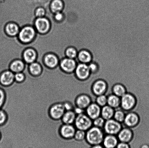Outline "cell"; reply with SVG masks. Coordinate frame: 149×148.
<instances>
[{
	"label": "cell",
	"instance_id": "1",
	"mask_svg": "<svg viewBox=\"0 0 149 148\" xmlns=\"http://www.w3.org/2000/svg\"><path fill=\"white\" fill-rule=\"evenodd\" d=\"M104 133L103 129L93 126L86 131V142L91 146L102 144Z\"/></svg>",
	"mask_w": 149,
	"mask_h": 148
},
{
	"label": "cell",
	"instance_id": "2",
	"mask_svg": "<svg viewBox=\"0 0 149 148\" xmlns=\"http://www.w3.org/2000/svg\"><path fill=\"white\" fill-rule=\"evenodd\" d=\"M138 100L134 94L127 92L121 98L120 108L125 112L131 111L136 107Z\"/></svg>",
	"mask_w": 149,
	"mask_h": 148
},
{
	"label": "cell",
	"instance_id": "3",
	"mask_svg": "<svg viewBox=\"0 0 149 148\" xmlns=\"http://www.w3.org/2000/svg\"><path fill=\"white\" fill-rule=\"evenodd\" d=\"M36 31L33 26L27 25L20 29L17 37L23 43H28L34 40Z\"/></svg>",
	"mask_w": 149,
	"mask_h": 148
},
{
	"label": "cell",
	"instance_id": "4",
	"mask_svg": "<svg viewBox=\"0 0 149 148\" xmlns=\"http://www.w3.org/2000/svg\"><path fill=\"white\" fill-rule=\"evenodd\" d=\"M74 125L77 129L86 131L93 127V120L84 113L77 115Z\"/></svg>",
	"mask_w": 149,
	"mask_h": 148
},
{
	"label": "cell",
	"instance_id": "5",
	"mask_svg": "<svg viewBox=\"0 0 149 148\" xmlns=\"http://www.w3.org/2000/svg\"><path fill=\"white\" fill-rule=\"evenodd\" d=\"M74 73L76 78L80 82L88 80L92 75L88 64L84 63L77 64Z\"/></svg>",
	"mask_w": 149,
	"mask_h": 148
},
{
	"label": "cell",
	"instance_id": "6",
	"mask_svg": "<svg viewBox=\"0 0 149 148\" xmlns=\"http://www.w3.org/2000/svg\"><path fill=\"white\" fill-rule=\"evenodd\" d=\"M109 88V85L105 80L102 79H96L92 84L91 91L92 94L95 96L106 94Z\"/></svg>",
	"mask_w": 149,
	"mask_h": 148
},
{
	"label": "cell",
	"instance_id": "7",
	"mask_svg": "<svg viewBox=\"0 0 149 148\" xmlns=\"http://www.w3.org/2000/svg\"><path fill=\"white\" fill-rule=\"evenodd\" d=\"M123 127L122 124L112 118L106 121L103 129L106 134L117 136Z\"/></svg>",
	"mask_w": 149,
	"mask_h": 148
},
{
	"label": "cell",
	"instance_id": "8",
	"mask_svg": "<svg viewBox=\"0 0 149 148\" xmlns=\"http://www.w3.org/2000/svg\"><path fill=\"white\" fill-rule=\"evenodd\" d=\"M140 122L141 117L138 113L131 111L126 114L123 124L125 127L132 129L138 127Z\"/></svg>",
	"mask_w": 149,
	"mask_h": 148
},
{
	"label": "cell",
	"instance_id": "9",
	"mask_svg": "<svg viewBox=\"0 0 149 148\" xmlns=\"http://www.w3.org/2000/svg\"><path fill=\"white\" fill-rule=\"evenodd\" d=\"M34 27L38 32L45 34L50 30V22L46 17H38L35 20Z\"/></svg>",
	"mask_w": 149,
	"mask_h": 148
},
{
	"label": "cell",
	"instance_id": "10",
	"mask_svg": "<svg viewBox=\"0 0 149 148\" xmlns=\"http://www.w3.org/2000/svg\"><path fill=\"white\" fill-rule=\"evenodd\" d=\"M65 112L63 103H57L54 104L49 109L50 117L54 120L61 119Z\"/></svg>",
	"mask_w": 149,
	"mask_h": 148
},
{
	"label": "cell",
	"instance_id": "11",
	"mask_svg": "<svg viewBox=\"0 0 149 148\" xmlns=\"http://www.w3.org/2000/svg\"><path fill=\"white\" fill-rule=\"evenodd\" d=\"M77 65L75 59L68 57L64 58L59 62V66L61 69L68 73L74 72Z\"/></svg>",
	"mask_w": 149,
	"mask_h": 148
},
{
	"label": "cell",
	"instance_id": "12",
	"mask_svg": "<svg viewBox=\"0 0 149 148\" xmlns=\"http://www.w3.org/2000/svg\"><path fill=\"white\" fill-rule=\"evenodd\" d=\"M92 103L91 97L88 94L81 93L79 94L74 100L75 107L86 110L87 107Z\"/></svg>",
	"mask_w": 149,
	"mask_h": 148
},
{
	"label": "cell",
	"instance_id": "13",
	"mask_svg": "<svg viewBox=\"0 0 149 148\" xmlns=\"http://www.w3.org/2000/svg\"><path fill=\"white\" fill-rule=\"evenodd\" d=\"M116 136L119 142L129 143L133 140L134 133L132 129L125 127H122Z\"/></svg>",
	"mask_w": 149,
	"mask_h": 148
},
{
	"label": "cell",
	"instance_id": "14",
	"mask_svg": "<svg viewBox=\"0 0 149 148\" xmlns=\"http://www.w3.org/2000/svg\"><path fill=\"white\" fill-rule=\"evenodd\" d=\"M15 81V74L10 70L4 71L0 74V86H10Z\"/></svg>",
	"mask_w": 149,
	"mask_h": 148
},
{
	"label": "cell",
	"instance_id": "15",
	"mask_svg": "<svg viewBox=\"0 0 149 148\" xmlns=\"http://www.w3.org/2000/svg\"><path fill=\"white\" fill-rule=\"evenodd\" d=\"M76 130L74 125L63 124L61 127L60 133L64 138L70 139L74 138Z\"/></svg>",
	"mask_w": 149,
	"mask_h": 148
},
{
	"label": "cell",
	"instance_id": "16",
	"mask_svg": "<svg viewBox=\"0 0 149 148\" xmlns=\"http://www.w3.org/2000/svg\"><path fill=\"white\" fill-rule=\"evenodd\" d=\"M101 107L96 103L92 102L85 110V113L92 120L100 116Z\"/></svg>",
	"mask_w": 149,
	"mask_h": 148
},
{
	"label": "cell",
	"instance_id": "17",
	"mask_svg": "<svg viewBox=\"0 0 149 148\" xmlns=\"http://www.w3.org/2000/svg\"><path fill=\"white\" fill-rule=\"evenodd\" d=\"M119 142L116 136L106 134L104 138L102 145L104 148H116Z\"/></svg>",
	"mask_w": 149,
	"mask_h": 148
},
{
	"label": "cell",
	"instance_id": "18",
	"mask_svg": "<svg viewBox=\"0 0 149 148\" xmlns=\"http://www.w3.org/2000/svg\"><path fill=\"white\" fill-rule=\"evenodd\" d=\"M43 61L46 66L51 69L56 67L59 64V59L56 55L53 53L46 54L44 58Z\"/></svg>",
	"mask_w": 149,
	"mask_h": 148
},
{
	"label": "cell",
	"instance_id": "19",
	"mask_svg": "<svg viewBox=\"0 0 149 148\" xmlns=\"http://www.w3.org/2000/svg\"><path fill=\"white\" fill-rule=\"evenodd\" d=\"M37 56V54L36 50L32 48L26 49L23 54V61L29 64L36 62Z\"/></svg>",
	"mask_w": 149,
	"mask_h": 148
},
{
	"label": "cell",
	"instance_id": "20",
	"mask_svg": "<svg viewBox=\"0 0 149 148\" xmlns=\"http://www.w3.org/2000/svg\"><path fill=\"white\" fill-rule=\"evenodd\" d=\"M92 56L90 52L86 50L80 51L75 59L77 64L82 63L88 64L91 62Z\"/></svg>",
	"mask_w": 149,
	"mask_h": 148
},
{
	"label": "cell",
	"instance_id": "21",
	"mask_svg": "<svg viewBox=\"0 0 149 148\" xmlns=\"http://www.w3.org/2000/svg\"><path fill=\"white\" fill-rule=\"evenodd\" d=\"M25 67V63L23 60L16 59L11 62L10 66V70L14 74L22 72Z\"/></svg>",
	"mask_w": 149,
	"mask_h": 148
},
{
	"label": "cell",
	"instance_id": "22",
	"mask_svg": "<svg viewBox=\"0 0 149 148\" xmlns=\"http://www.w3.org/2000/svg\"><path fill=\"white\" fill-rule=\"evenodd\" d=\"M20 28L17 24L13 22H10L6 24L5 27L6 33L10 36H15L18 35Z\"/></svg>",
	"mask_w": 149,
	"mask_h": 148
},
{
	"label": "cell",
	"instance_id": "23",
	"mask_svg": "<svg viewBox=\"0 0 149 148\" xmlns=\"http://www.w3.org/2000/svg\"><path fill=\"white\" fill-rule=\"evenodd\" d=\"M121 98L113 94L107 96V105L116 109L120 108Z\"/></svg>",
	"mask_w": 149,
	"mask_h": 148
},
{
	"label": "cell",
	"instance_id": "24",
	"mask_svg": "<svg viewBox=\"0 0 149 148\" xmlns=\"http://www.w3.org/2000/svg\"><path fill=\"white\" fill-rule=\"evenodd\" d=\"M77 116L74 111H66L61 120L63 124L74 125Z\"/></svg>",
	"mask_w": 149,
	"mask_h": 148
},
{
	"label": "cell",
	"instance_id": "25",
	"mask_svg": "<svg viewBox=\"0 0 149 148\" xmlns=\"http://www.w3.org/2000/svg\"><path fill=\"white\" fill-rule=\"evenodd\" d=\"M115 111L114 109L107 105L101 108L100 116L106 121L111 119L113 118Z\"/></svg>",
	"mask_w": 149,
	"mask_h": 148
},
{
	"label": "cell",
	"instance_id": "26",
	"mask_svg": "<svg viewBox=\"0 0 149 148\" xmlns=\"http://www.w3.org/2000/svg\"><path fill=\"white\" fill-rule=\"evenodd\" d=\"M112 94L120 98L127 92L126 87L120 83L114 84L112 87Z\"/></svg>",
	"mask_w": 149,
	"mask_h": 148
},
{
	"label": "cell",
	"instance_id": "27",
	"mask_svg": "<svg viewBox=\"0 0 149 148\" xmlns=\"http://www.w3.org/2000/svg\"><path fill=\"white\" fill-rule=\"evenodd\" d=\"M29 70L30 73L33 76H38L41 74L42 68L40 64L35 62L29 64Z\"/></svg>",
	"mask_w": 149,
	"mask_h": 148
},
{
	"label": "cell",
	"instance_id": "28",
	"mask_svg": "<svg viewBox=\"0 0 149 148\" xmlns=\"http://www.w3.org/2000/svg\"><path fill=\"white\" fill-rule=\"evenodd\" d=\"M51 11L55 14L62 11L64 7V3L62 0H52L50 5Z\"/></svg>",
	"mask_w": 149,
	"mask_h": 148
},
{
	"label": "cell",
	"instance_id": "29",
	"mask_svg": "<svg viewBox=\"0 0 149 148\" xmlns=\"http://www.w3.org/2000/svg\"><path fill=\"white\" fill-rule=\"evenodd\" d=\"M125 115L126 113L125 111L121 108L120 109H118L115 110L113 118L118 122L122 124L125 120Z\"/></svg>",
	"mask_w": 149,
	"mask_h": 148
},
{
	"label": "cell",
	"instance_id": "30",
	"mask_svg": "<svg viewBox=\"0 0 149 148\" xmlns=\"http://www.w3.org/2000/svg\"><path fill=\"white\" fill-rule=\"evenodd\" d=\"M86 131L83 130L77 129L74 138L76 141L81 142L85 140Z\"/></svg>",
	"mask_w": 149,
	"mask_h": 148
},
{
	"label": "cell",
	"instance_id": "31",
	"mask_svg": "<svg viewBox=\"0 0 149 148\" xmlns=\"http://www.w3.org/2000/svg\"><path fill=\"white\" fill-rule=\"evenodd\" d=\"M99 106L103 107L107 104V96L106 94L98 96H96L95 102Z\"/></svg>",
	"mask_w": 149,
	"mask_h": 148
},
{
	"label": "cell",
	"instance_id": "32",
	"mask_svg": "<svg viewBox=\"0 0 149 148\" xmlns=\"http://www.w3.org/2000/svg\"><path fill=\"white\" fill-rule=\"evenodd\" d=\"M66 57L71 59H75L77 57L78 53L75 48L72 47H70L65 51Z\"/></svg>",
	"mask_w": 149,
	"mask_h": 148
},
{
	"label": "cell",
	"instance_id": "33",
	"mask_svg": "<svg viewBox=\"0 0 149 148\" xmlns=\"http://www.w3.org/2000/svg\"><path fill=\"white\" fill-rule=\"evenodd\" d=\"M88 65L92 75L97 74L101 69L102 68L100 67L97 63L95 62H91L88 64Z\"/></svg>",
	"mask_w": 149,
	"mask_h": 148
},
{
	"label": "cell",
	"instance_id": "34",
	"mask_svg": "<svg viewBox=\"0 0 149 148\" xmlns=\"http://www.w3.org/2000/svg\"><path fill=\"white\" fill-rule=\"evenodd\" d=\"M106 120L100 116L93 120V126L98 128L103 129L104 127Z\"/></svg>",
	"mask_w": 149,
	"mask_h": 148
},
{
	"label": "cell",
	"instance_id": "35",
	"mask_svg": "<svg viewBox=\"0 0 149 148\" xmlns=\"http://www.w3.org/2000/svg\"><path fill=\"white\" fill-rule=\"evenodd\" d=\"M8 116L6 111L3 109H0V127L4 125L7 122Z\"/></svg>",
	"mask_w": 149,
	"mask_h": 148
},
{
	"label": "cell",
	"instance_id": "36",
	"mask_svg": "<svg viewBox=\"0 0 149 148\" xmlns=\"http://www.w3.org/2000/svg\"><path fill=\"white\" fill-rule=\"evenodd\" d=\"M6 94L3 88L0 86V109H2L5 103Z\"/></svg>",
	"mask_w": 149,
	"mask_h": 148
},
{
	"label": "cell",
	"instance_id": "37",
	"mask_svg": "<svg viewBox=\"0 0 149 148\" xmlns=\"http://www.w3.org/2000/svg\"><path fill=\"white\" fill-rule=\"evenodd\" d=\"M25 78V75L23 72L15 74V81L16 82H24Z\"/></svg>",
	"mask_w": 149,
	"mask_h": 148
},
{
	"label": "cell",
	"instance_id": "38",
	"mask_svg": "<svg viewBox=\"0 0 149 148\" xmlns=\"http://www.w3.org/2000/svg\"><path fill=\"white\" fill-rule=\"evenodd\" d=\"M46 13V10L43 7H38L35 11V15L36 18L45 17Z\"/></svg>",
	"mask_w": 149,
	"mask_h": 148
},
{
	"label": "cell",
	"instance_id": "39",
	"mask_svg": "<svg viewBox=\"0 0 149 148\" xmlns=\"http://www.w3.org/2000/svg\"><path fill=\"white\" fill-rule=\"evenodd\" d=\"M64 108L65 111H73L75 106L74 104L70 101H67L63 103Z\"/></svg>",
	"mask_w": 149,
	"mask_h": 148
},
{
	"label": "cell",
	"instance_id": "40",
	"mask_svg": "<svg viewBox=\"0 0 149 148\" xmlns=\"http://www.w3.org/2000/svg\"><path fill=\"white\" fill-rule=\"evenodd\" d=\"M54 18L55 20L58 21H60L63 19L64 18V14L62 12H56L54 14Z\"/></svg>",
	"mask_w": 149,
	"mask_h": 148
},
{
	"label": "cell",
	"instance_id": "41",
	"mask_svg": "<svg viewBox=\"0 0 149 148\" xmlns=\"http://www.w3.org/2000/svg\"><path fill=\"white\" fill-rule=\"evenodd\" d=\"M116 148H131L129 143L119 142Z\"/></svg>",
	"mask_w": 149,
	"mask_h": 148
},
{
	"label": "cell",
	"instance_id": "42",
	"mask_svg": "<svg viewBox=\"0 0 149 148\" xmlns=\"http://www.w3.org/2000/svg\"><path fill=\"white\" fill-rule=\"evenodd\" d=\"M73 111L77 115L85 113V110L77 107H74Z\"/></svg>",
	"mask_w": 149,
	"mask_h": 148
},
{
	"label": "cell",
	"instance_id": "43",
	"mask_svg": "<svg viewBox=\"0 0 149 148\" xmlns=\"http://www.w3.org/2000/svg\"><path fill=\"white\" fill-rule=\"evenodd\" d=\"M90 148H104L102 144L95 145H93L91 146Z\"/></svg>",
	"mask_w": 149,
	"mask_h": 148
},
{
	"label": "cell",
	"instance_id": "44",
	"mask_svg": "<svg viewBox=\"0 0 149 148\" xmlns=\"http://www.w3.org/2000/svg\"><path fill=\"white\" fill-rule=\"evenodd\" d=\"M140 148H149V144L147 143H144L141 145Z\"/></svg>",
	"mask_w": 149,
	"mask_h": 148
},
{
	"label": "cell",
	"instance_id": "45",
	"mask_svg": "<svg viewBox=\"0 0 149 148\" xmlns=\"http://www.w3.org/2000/svg\"><path fill=\"white\" fill-rule=\"evenodd\" d=\"M1 131H0V140H1Z\"/></svg>",
	"mask_w": 149,
	"mask_h": 148
}]
</instances>
